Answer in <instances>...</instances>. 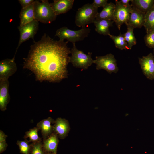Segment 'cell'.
I'll use <instances>...</instances> for the list:
<instances>
[{"label":"cell","instance_id":"cell-1","mask_svg":"<svg viewBox=\"0 0 154 154\" xmlns=\"http://www.w3.org/2000/svg\"><path fill=\"white\" fill-rule=\"evenodd\" d=\"M68 42L55 40L44 33L40 40H34L27 57L23 58V68L31 71L40 82H58L67 78L71 50Z\"/></svg>","mask_w":154,"mask_h":154},{"label":"cell","instance_id":"cell-2","mask_svg":"<svg viewBox=\"0 0 154 154\" xmlns=\"http://www.w3.org/2000/svg\"><path fill=\"white\" fill-rule=\"evenodd\" d=\"M41 1H35V19L43 23H50L56 19L57 15L48 0Z\"/></svg>","mask_w":154,"mask_h":154},{"label":"cell","instance_id":"cell-3","mask_svg":"<svg viewBox=\"0 0 154 154\" xmlns=\"http://www.w3.org/2000/svg\"><path fill=\"white\" fill-rule=\"evenodd\" d=\"M98 8L92 3L85 4L78 9L75 18L76 25L79 27L94 23L98 13Z\"/></svg>","mask_w":154,"mask_h":154},{"label":"cell","instance_id":"cell-4","mask_svg":"<svg viewBox=\"0 0 154 154\" xmlns=\"http://www.w3.org/2000/svg\"><path fill=\"white\" fill-rule=\"evenodd\" d=\"M90 31V28L86 27L79 30H73L64 26L56 30L55 36L58 37L60 40L64 41L66 39L73 44L83 40L88 36Z\"/></svg>","mask_w":154,"mask_h":154},{"label":"cell","instance_id":"cell-5","mask_svg":"<svg viewBox=\"0 0 154 154\" xmlns=\"http://www.w3.org/2000/svg\"><path fill=\"white\" fill-rule=\"evenodd\" d=\"M73 45L70 50V62L76 68L84 70L87 69L93 63L94 60L92 58V53L88 52V54H85L77 48L75 43Z\"/></svg>","mask_w":154,"mask_h":154},{"label":"cell","instance_id":"cell-6","mask_svg":"<svg viewBox=\"0 0 154 154\" xmlns=\"http://www.w3.org/2000/svg\"><path fill=\"white\" fill-rule=\"evenodd\" d=\"M93 63L96 64V69L98 70L104 69L110 74L117 73L118 71L116 60L111 53L96 57Z\"/></svg>","mask_w":154,"mask_h":154},{"label":"cell","instance_id":"cell-7","mask_svg":"<svg viewBox=\"0 0 154 154\" xmlns=\"http://www.w3.org/2000/svg\"><path fill=\"white\" fill-rule=\"evenodd\" d=\"M115 2L113 21L116 23L119 30L122 24H127L132 6L131 4L129 5H124L117 0H115Z\"/></svg>","mask_w":154,"mask_h":154},{"label":"cell","instance_id":"cell-8","mask_svg":"<svg viewBox=\"0 0 154 154\" xmlns=\"http://www.w3.org/2000/svg\"><path fill=\"white\" fill-rule=\"evenodd\" d=\"M38 26L39 22L34 19L23 26L18 27L20 36L15 54L18 48L23 42L30 38L34 40V36L38 30Z\"/></svg>","mask_w":154,"mask_h":154},{"label":"cell","instance_id":"cell-9","mask_svg":"<svg viewBox=\"0 0 154 154\" xmlns=\"http://www.w3.org/2000/svg\"><path fill=\"white\" fill-rule=\"evenodd\" d=\"M15 55L12 59L7 58L0 62V81L7 80L17 71L15 61Z\"/></svg>","mask_w":154,"mask_h":154},{"label":"cell","instance_id":"cell-10","mask_svg":"<svg viewBox=\"0 0 154 154\" xmlns=\"http://www.w3.org/2000/svg\"><path fill=\"white\" fill-rule=\"evenodd\" d=\"M139 62L142 72L146 77L150 80H154V57L150 53L146 56L139 58Z\"/></svg>","mask_w":154,"mask_h":154},{"label":"cell","instance_id":"cell-11","mask_svg":"<svg viewBox=\"0 0 154 154\" xmlns=\"http://www.w3.org/2000/svg\"><path fill=\"white\" fill-rule=\"evenodd\" d=\"M131 6L132 9L126 25L132 27L134 29L141 28L144 25L145 13Z\"/></svg>","mask_w":154,"mask_h":154},{"label":"cell","instance_id":"cell-12","mask_svg":"<svg viewBox=\"0 0 154 154\" xmlns=\"http://www.w3.org/2000/svg\"><path fill=\"white\" fill-rule=\"evenodd\" d=\"M74 0H54L50 4L56 15L66 13L72 8Z\"/></svg>","mask_w":154,"mask_h":154},{"label":"cell","instance_id":"cell-13","mask_svg":"<svg viewBox=\"0 0 154 154\" xmlns=\"http://www.w3.org/2000/svg\"><path fill=\"white\" fill-rule=\"evenodd\" d=\"M9 85L8 80L0 81V109L2 111L6 109L10 100L9 92Z\"/></svg>","mask_w":154,"mask_h":154},{"label":"cell","instance_id":"cell-14","mask_svg":"<svg viewBox=\"0 0 154 154\" xmlns=\"http://www.w3.org/2000/svg\"><path fill=\"white\" fill-rule=\"evenodd\" d=\"M34 2L27 7L22 8L19 15L20 26H23L35 19Z\"/></svg>","mask_w":154,"mask_h":154},{"label":"cell","instance_id":"cell-15","mask_svg":"<svg viewBox=\"0 0 154 154\" xmlns=\"http://www.w3.org/2000/svg\"><path fill=\"white\" fill-rule=\"evenodd\" d=\"M115 4L112 2L108 3L97 15L95 20L106 19L113 21Z\"/></svg>","mask_w":154,"mask_h":154},{"label":"cell","instance_id":"cell-16","mask_svg":"<svg viewBox=\"0 0 154 154\" xmlns=\"http://www.w3.org/2000/svg\"><path fill=\"white\" fill-rule=\"evenodd\" d=\"M114 21L106 19L95 20L94 23L96 31L100 34L108 35L110 33L109 28L112 26Z\"/></svg>","mask_w":154,"mask_h":154},{"label":"cell","instance_id":"cell-17","mask_svg":"<svg viewBox=\"0 0 154 154\" xmlns=\"http://www.w3.org/2000/svg\"><path fill=\"white\" fill-rule=\"evenodd\" d=\"M58 140L55 135L50 136L43 142V147L46 153L56 154Z\"/></svg>","mask_w":154,"mask_h":154},{"label":"cell","instance_id":"cell-18","mask_svg":"<svg viewBox=\"0 0 154 154\" xmlns=\"http://www.w3.org/2000/svg\"><path fill=\"white\" fill-rule=\"evenodd\" d=\"M131 5L141 12L145 13L154 5L153 0H131Z\"/></svg>","mask_w":154,"mask_h":154},{"label":"cell","instance_id":"cell-19","mask_svg":"<svg viewBox=\"0 0 154 154\" xmlns=\"http://www.w3.org/2000/svg\"><path fill=\"white\" fill-rule=\"evenodd\" d=\"M143 26L147 33L154 31V5L150 10L145 13Z\"/></svg>","mask_w":154,"mask_h":154},{"label":"cell","instance_id":"cell-20","mask_svg":"<svg viewBox=\"0 0 154 154\" xmlns=\"http://www.w3.org/2000/svg\"><path fill=\"white\" fill-rule=\"evenodd\" d=\"M54 128L56 133L60 137H63L65 136L68 131V126L65 120L58 118L56 121Z\"/></svg>","mask_w":154,"mask_h":154},{"label":"cell","instance_id":"cell-21","mask_svg":"<svg viewBox=\"0 0 154 154\" xmlns=\"http://www.w3.org/2000/svg\"><path fill=\"white\" fill-rule=\"evenodd\" d=\"M52 121L51 118L49 117L41 121L37 124V127L41 130L42 134L44 137L52 131V127L51 124Z\"/></svg>","mask_w":154,"mask_h":154},{"label":"cell","instance_id":"cell-22","mask_svg":"<svg viewBox=\"0 0 154 154\" xmlns=\"http://www.w3.org/2000/svg\"><path fill=\"white\" fill-rule=\"evenodd\" d=\"M108 35L114 41L116 47L121 50L129 49L127 43L123 34L120 33L119 35L116 36L110 33Z\"/></svg>","mask_w":154,"mask_h":154},{"label":"cell","instance_id":"cell-23","mask_svg":"<svg viewBox=\"0 0 154 154\" xmlns=\"http://www.w3.org/2000/svg\"><path fill=\"white\" fill-rule=\"evenodd\" d=\"M127 27V31L123 35L127 43L129 49H131L133 46L136 44V40L133 33L134 28L129 26Z\"/></svg>","mask_w":154,"mask_h":154},{"label":"cell","instance_id":"cell-24","mask_svg":"<svg viewBox=\"0 0 154 154\" xmlns=\"http://www.w3.org/2000/svg\"><path fill=\"white\" fill-rule=\"evenodd\" d=\"M39 128L35 127L31 129L26 133L25 137H28L30 141L33 143L40 142V139L38 135V132Z\"/></svg>","mask_w":154,"mask_h":154},{"label":"cell","instance_id":"cell-25","mask_svg":"<svg viewBox=\"0 0 154 154\" xmlns=\"http://www.w3.org/2000/svg\"><path fill=\"white\" fill-rule=\"evenodd\" d=\"M31 145L30 154H46L43 145L40 142L33 143Z\"/></svg>","mask_w":154,"mask_h":154},{"label":"cell","instance_id":"cell-26","mask_svg":"<svg viewBox=\"0 0 154 154\" xmlns=\"http://www.w3.org/2000/svg\"><path fill=\"white\" fill-rule=\"evenodd\" d=\"M18 146L21 153L23 154H30L31 145H29L25 141H17V143Z\"/></svg>","mask_w":154,"mask_h":154},{"label":"cell","instance_id":"cell-27","mask_svg":"<svg viewBox=\"0 0 154 154\" xmlns=\"http://www.w3.org/2000/svg\"><path fill=\"white\" fill-rule=\"evenodd\" d=\"M144 39L147 46L151 48H154V31L147 33Z\"/></svg>","mask_w":154,"mask_h":154},{"label":"cell","instance_id":"cell-28","mask_svg":"<svg viewBox=\"0 0 154 154\" xmlns=\"http://www.w3.org/2000/svg\"><path fill=\"white\" fill-rule=\"evenodd\" d=\"M107 0H94L92 4L97 8L100 7H104L108 3Z\"/></svg>","mask_w":154,"mask_h":154},{"label":"cell","instance_id":"cell-29","mask_svg":"<svg viewBox=\"0 0 154 154\" xmlns=\"http://www.w3.org/2000/svg\"><path fill=\"white\" fill-rule=\"evenodd\" d=\"M34 0H19L22 8L27 7L33 3L35 1Z\"/></svg>","mask_w":154,"mask_h":154},{"label":"cell","instance_id":"cell-30","mask_svg":"<svg viewBox=\"0 0 154 154\" xmlns=\"http://www.w3.org/2000/svg\"><path fill=\"white\" fill-rule=\"evenodd\" d=\"M7 146L6 141L0 142V153H2L5 150Z\"/></svg>","mask_w":154,"mask_h":154},{"label":"cell","instance_id":"cell-31","mask_svg":"<svg viewBox=\"0 0 154 154\" xmlns=\"http://www.w3.org/2000/svg\"><path fill=\"white\" fill-rule=\"evenodd\" d=\"M7 136L2 131L0 132V142L6 141Z\"/></svg>","mask_w":154,"mask_h":154},{"label":"cell","instance_id":"cell-32","mask_svg":"<svg viewBox=\"0 0 154 154\" xmlns=\"http://www.w3.org/2000/svg\"><path fill=\"white\" fill-rule=\"evenodd\" d=\"M131 1V0H121L119 1L124 5H130L129 4V2Z\"/></svg>","mask_w":154,"mask_h":154},{"label":"cell","instance_id":"cell-33","mask_svg":"<svg viewBox=\"0 0 154 154\" xmlns=\"http://www.w3.org/2000/svg\"><path fill=\"white\" fill-rule=\"evenodd\" d=\"M46 154H54L52 153H46Z\"/></svg>","mask_w":154,"mask_h":154},{"label":"cell","instance_id":"cell-34","mask_svg":"<svg viewBox=\"0 0 154 154\" xmlns=\"http://www.w3.org/2000/svg\"><path fill=\"white\" fill-rule=\"evenodd\" d=\"M153 56H154V48H153Z\"/></svg>","mask_w":154,"mask_h":154}]
</instances>
